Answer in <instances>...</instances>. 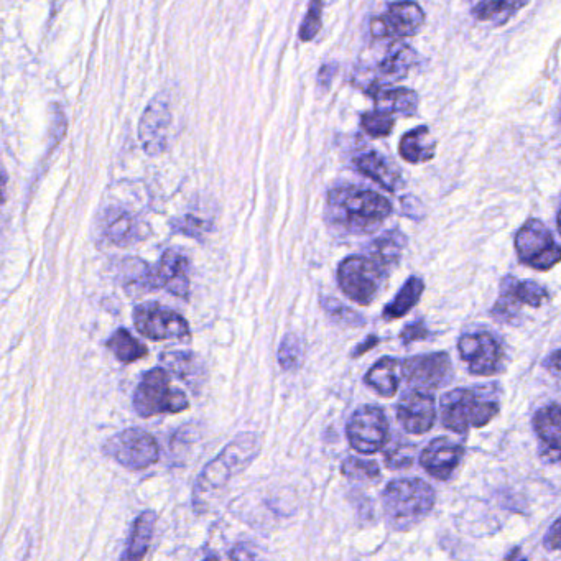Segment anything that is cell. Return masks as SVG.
<instances>
[{"mask_svg":"<svg viewBox=\"0 0 561 561\" xmlns=\"http://www.w3.org/2000/svg\"><path fill=\"white\" fill-rule=\"evenodd\" d=\"M330 219L344 231L366 234L376 231L392 214V204L376 191L336 188L328 196Z\"/></svg>","mask_w":561,"mask_h":561,"instance_id":"cell-1","label":"cell"},{"mask_svg":"<svg viewBox=\"0 0 561 561\" xmlns=\"http://www.w3.org/2000/svg\"><path fill=\"white\" fill-rule=\"evenodd\" d=\"M260 453V438L255 433H242L219 453L211 463L204 468L200 478L196 481L193 502L195 509L203 510L208 497L223 489L229 479L241 473Z\"/></svg>","mask_w":561,"mask_h":561,"instance_id":"cell-2","label":"cell"},{"mask_svg":"<svg viewBox=\"0 0 561 561\" xmlns=\"http://www.w3.org/2000/svg\"><path fill=\"white\" fill-rule=\"evenodd\" d=\"M382 506L390 527L405 532L432 512L435 491L422 479H397L385 487Z\"/></svg>","mask_w":561,"mask_h":561,"instance_id":"cell-3","label":"cell"},{"mask_svg":"<svg viewBox=\"0 0 561 561\" xmlns=\"http://www.w3.org/2000/svg\"><path fill=\"white\" fill-rule=\"evenodd\" d=\"M499 413L494 385L476 389H456L441 399V423L451 432L466 433L469 428L486 427Z\"/></svg>","mask_w":561,"mask_h":561,"instance_id":"cell-4","label":"cell"},{"mask_svg":"<svg viewBox=\"0 0 561 561\" xmlns=\"http://www.w3.org/2000/svg\"><path fill=\"white\" fill-rule=\"evenodd\" d=\"M385 277L387 269L371 255H351L339 264V287L357 305H371L381 292Z\"/></svg>","mask_w":561,"mask_h":561,"instance_id":"cell-5","label":"cell"},{"mask_svg":"<svg viewBox=\"0 0 561 561\" xmlns=\"http://www.w3.org/2000/svg\"><path fill=\"white\" fill-rule=\"evenodd\" d=\"M135 412L149 418L162 413H178L188 408V399L181 390H173L170 376L165 369L147 372L134 394Z\"/></svg>","mask_w":561,"mask_h":561,"instance_id":"cell-6","label":"cell"},{"mask_svg":"<svg viewBox=\"0 0 561 561\" xmlns=\"http://www.w3.org/2000/svg\"><path fill=\"white\" fill-rule=\"evenodd\" d=\"M515 249L520 260L535 270H550L561 262V247L538 219H530L520 228L515 236Z\"/></svg>","mask_w":561,"mask_h":561,"instance_id":"cell-7","label":"cell"},{"mask_svg":"<svg viewBox=\"0 0 561 561\" xmlns=\"http://www.w3.org/2000/svg\"><path fill=\"white\" fill-rule=\"evenodd\" d=\"M104 453L124 468L134 471L149 468L157 463L160 456L157 440L139 428H129L112 436L104 445Z\"/></svg>","mask_w":561,"mask_h":561,"instance_id":"cell-8","label":"cell"},{"mask_svg":"<svg viewBox=\"0 0 561 561\" xmlns=\"http://www.w3.org/2000/svg\"><path fill=\"white\" fill-rule=\"evenodd\" d=\"M348 440L362 455L381 451L389 441V422L381 408L362 407L348 423Z\"/></svg>","mask_w":561,"mask_h":561,"instance_id":"cell-9","label":"cell"},{"mask_svg":"<svg viewBox=\"0 0 561 561\" xmlns=\"http://www.w3.org/2000/svg\"><path fill=\"white\" fill-rule=\"evenodd\" d=\"M134 323L140 334L153 341L183 339L188 338L190 334V326L183 316L155 303L137 306L134 311Z\"/></svg>","mask_w":561,"mask_h":561,"instance_id":"cell-10","label":"cell"},{"mask_svg":"<svg viewBox=\"0 0 561 561\" xmlns=\"http://www.w3.org/2000/svg\"><path fill=\"white\" fill-rule=\"evenodd\" d=\"M459 356L478 376H494L502 369L504 349L489 333L464 334L458 343Z\"/></svg>","mask_w":561,"mask_h":561,"instance_id":"cell-11","label":"cell"},{"mask_svg":"<svg viewBox=\"0 0 561 561\" xmlns=\"http://www.w3.org/2000/svg\"><path fill=\"white\" fill-rule=\"evenodd\" d=\"M402 376L417 389H440L450 384L453 366L446 353L423 354L408 357L402 362Z\"/></svg>","mask_w":561,"mask_h":561,"instance_id":"cell-12","label":"cell"},{"mask_svg":"<svg viewBox=\"0 0 561 561\" xmlns=\"http://www.w3.org/2000/svg\"><path fill=\"white\" fill-rule=\"evenodd\" d=\"M190 264L185 255L177 251H167L153 269L145 270L144 287L163 288L172 295L186 298L190 295Z\"/></svg>","mask_w":561,"mask_h":561,"instance_id":"cell-13","label":"cell"},{"mask_svg":"<svg viewBox=\"0 0 561 561\" xmlns=\"http://www.w3.org/2000/svg\"><path fill=\"white\" fill-rule=\"evenodd\" d=\"M425 24V12L415 2H395L382 17L372 20V35L376 38H407L420 32Z\"/></svg>","mask_w":561,"mask_h":561,"instance_id":"cell-14","label":"cell"},{"mask_svg":"<svg viewBox=\"0 0 561 561\" xmlns=\"http://www.w3.org/2000/svg\"><path fill=\"white\" fill-rule=\"evenodd\" d=\"M170 130L172 112L162 99H153L140 119L139 139L145 152L149 155L165 152L170 142Z\"/></svg>","mask_w":561,"mask_h":561,"instance_id":"cell-15","label":"cell"},{"mask_svg":"<svg viewBox=\"0 0 561 561\" xmlns=\"http://www.w3.org/2000/svg\"><path fill=\"white\" fill-rule=\"evenodd\" d=\"M397 418L405 432L423 435L435 425L436 407L432 394L427 389L410 390L400 400Z\"/></svg>","mask_w":561,"mask_h":561,"instance_id":"cell-16","label":"cell"},{"mask_svg":"<svg viewBox=\"0 0 561 561\" xmlns=\"http://www.w3.org/2000/svg\"><path fill=\"white\" fill-rule=\"evenodd\" d=\"M548 300V292L538 283L530 280H517L506 277L502 280L501 298L494 306V315L501 316L502 320H510V315L515 313L519 306H542Z\"/></svg>","mask_w":561,"mask_h":561,"instance_id":"cell-17","label":"cell"},{"mask_svg":"<svg viewBox=\"0 0 561 561\" xmlns=\"http://www.w3.org/2000/svg\"><path fill=\"white\" fill-rule=\"evenodd\" d=\"M463 456V446L450 438H436L422 451L420 464L433 478L448 481L455 473Z\"/></svg>","mask_w":561,"mask_h":561,"instance_id":"cell-18","label":"cell"},{"mask_svg":"<svg viewBox=\"0 0 561 561\" xmlns=\"http://www.w3.org/2000/svg\"><path fill=\"white\" fill-rule=\"evenodd\" d=\"M534 428L542 453L548 461H561V407L547 405L534 417Z\"/></svg>","mask_w":561,"mask_h":561,"instance_id":"cell-19","label":"cell"},{"mask_svg":"<svg viewBox=\"0 0 561 561\" xmlns=\"http://www.w3.org/2000/svg\"><path fill=\"white\" fill-rule=\"evenodd\" d=\"M354 163L359 172L376 181L377 185H381L385 190L397 191L404 183L399 170L379 153H364L361 157H357Z\"/></svg>","mask_w":561,"mask_h":561,"instance_id":"cell-20","label":"cell"},{"mask_svg":"<svg viewBox=\"0 0 561 561\" xmlns=\"http://www.w3.org/2000/svg\"><path fill=\"white\" fill-rule=\"evenodd\" d=\"M402 364L394 357H382L369 369L364 381L382 397H394L399 390Z\"/></svg>","mask_w":561,"mask_h":561,"instance_id":"cell-21","label":"cell"},{"mask_svg":"<svg viewBox=\"0 0 561 561\" xmlns=\"http://www.w3.org/2000/svg\"><path fill=\"white\" fill-rule=\"evenodd\" d=\"M374 99L377 111L387 112L390 116H413L417 112L418 96L412 89H376Z\"/></svg>","mask_w":561,"mask_h":561,"instance_id":"cell-22","label":"cell"},{"mask_svg":"<svg viewBox=\"0 0 561 561\" xmlns=\"http://www.w3.org/2000/svg\"><path fill=\"white\" fill-rule=\"evenodd\" d=\"M155 522H157V515L150 510L135 519L126 552L122 553V560H142L147 555L153 538Z\"/></svg>","mask_w":561,"mask_h":561,"instance_id":"cell-23","label":"cell"},{"mask_svg":"<svg viewBox=\"0 0 561 561\" xmlns=\"http://www.w3.org/2000/svg\"><path fill=\"white\" fill-rule=\"evenodd\" d=\"M436 144L428 127L410 130L400 140V155L408 163H423L435 157Z\"/></svg>","mask_w":561,"mask_h":561,"instance_id":"cell-24","label":"cell"},{"mask_svg":"<svg viewBox=\"0 0 561 561\" xmlns=\"http://www.w3.org/2000/svg\"><path fill=\"white\" fill-rule=\"evenodd\" d=\"M405 244H407V241H405L402 232L397 231V229L385 232L369 246V255L374 257L377 262H381L385 269L390 270L399 264V260L402 259Z\"/></svg>","mask_w":561,"mask_h":561,"instance_id":"cell-25","label":"cell"},{"mask_svg":"<svg viewBox=\"0 0 561 561\" xmlns=\"http://www.w3.org/2000/svg\"><path fill=\"white\" fill-rule=\"evenodd\" d=\"M162 361L173 374H177L181 381H185L193 389H198L204 381V367L193 353H165Z\"/></svg>","mask_w":561,"mask_h":561,"instance_id":"cell-26","label":"cell"},{"mask_svg":"<svg viewBox=\"0 0 561 561\" xmlns=\"http://www.w3.org/2000/svg\"><path fill=\"white\" fill-rule=\"evenodd\" d=\"M415 60H417V53L412 48L407 47V45H395L381 61L379 75L385 81L395 83V81H399V79L408 75V71L412 68Z\"/></svg>","mask_w":561,"mask_h":561,"instance_id":"cell-27","label":"cell"},{"mask_svg":"<svg viewBox=\"0 0 561 561\" xmlns=\"http://www.w3.org/2000/svg\"><path fill=\"white\" fill-rule=\"evenodd\" d=\"M106 236L109 241L119 246H126L130 242L139 241V224L132 214L126 211H109L106 216Z\"/></svg>","mask_w":561,"mask_h":561,"instance_id":"cell-28","label":"cell"},{"mask_svg":"<svg viewBox=\"0 0 561 561\" xmlns=\"http://www.w3.org/2000/svg\"><path fill=\"white\" fill-rule=\"evenodd\" d=\"M530 0H481L473 9V15L481 22L504 24L524 9Z\"/></svg>","mask_w":561,"mask_h":561,"instance_id":"cell-29","label":"cell"},{"mask_svg":"<svg viewBox=\"0 0 561 561\" xmlns=\"http://www.w3.org/2000/svg\"><path fill=\"white\" fill-rule=\"evenodd\" d=\"M423 290H425L423 280L418 279V277H410L402 290L395 295L394 302L385 306V320H399L402 316L407 315L408 311L417 305L418 300L422 297Z\"/></svg>","mask_w":561,"mask_h":561,"instance_id":"cell-30","label":"cell"},{"mask_svg":"<svg viewBox=\"0 0 561 561\" xmlns=\"http://www.w3.org/2000/svg\"><path fill=\"white\" fill-rule=\"evenodd\" d=\"M107 348L111 349L117 361L130 364L147 356V348L135 339L127 330H117L107 341Z\"/></svg>","mask_w":561,"mask_h":561,"instance_id":"cell-31","label":"cell"},{"mask_svg":"<svg viewBox=\"0 0 561 561\" xmlns=\"http://www.w3.org/2000/svg\"><path fill=\"white\" fill-rule=\"evenodd\" d=\"M280 366L285 371H293L302 364L303 359V343L297 334H287L280 344L279 353Z\"/></svg>","mask_w":561,"mask_h":561,"instance_id":"cell-32","label":"cell"},{"mask_svg":"<svg viewBox=\"0 0 561 561\" xmlns=\"http://www.w3.org/2000/svg\"><path fill=\"white\" fill-rule=\"evenodd\" d=\"M341 473L346 478L354 479V481H372V479L381 476L377 463L362 458L344 459L343 464H341Z\"/></svg>","mask_w":561,"mask_h":561,"instance_id":"cell-33","label":"cell"},{"mask_svg":"<svg viewBox=\"0 0 561 561\" xmlns=\"http://www.w3.org/2000/svg\"><path fill=\"white\" fill-rule=\"evenodd\" d=\"M362 129L366 130L367 134L372 137H385L394 130L395 122L394 117L387 114V112L374 111L367 112L362 116Z\"/></svg>","mask_w":561,"mask_h":561,"instance_id":"cell-34","label":"cell"},{"mask_svg":"<svg viewBox=\"0 0 561 561\" xmlns=\"http://www.w3.org/2000/svg\"><path fill=\"white\" fill-rule=\"evenodd\" d=\"M415 451H417V448L410 445L408 441H400L385 453V464L392 469L407 468L413 463Z\"/></svg>","mask_w":561,"mask_h":561,"instance_id":"cell-35","label":"cell"},{"mask_svg":"<svg viewBox=\"0 0 561 561\" xmlns=\"http://www.w3.org/2000/svg\"><path fill=\"white\" fill-rule=\"evenodd\" d=\"M321 14H323L321 0H311L310 9L306 12L302 28H300V40L302 42H311L318 35L321 28Z\"/></svg>","mask_w":561,"mask_h":561,"instance_id":"cell-36","label":"cell"},{"mask_svg":"<svg viewBox=\"0 0 561 561\" xmlns=\"http://www.w3.org/2000/svg\"><path fill=\"white\" fill-rule=\"evenodd\" d=\"M323 306H325V310L328 311V315H330L331 318H334L336 321H341L344 325H364V318H362V316L357 315L353 310H349L346 306L336 302L333 298H325V300H323Z\"/></svg>","mask_w":561,"mask_h":561,"instance_id":"cell-37","label":"cell"},{"mask_svg":"<svg viewBox=\"0 0 561 561\" xmlns=\"http://www.w3.org/2000/svg\"><path fill=\"white\" fill-rule=\"evenodd\" d=\"M172 228L175 231L180 232V234H186V236L195 237V239H200L204 232L208 231L209 224L204 223L203 219L193 218V216H186V218L178 219L172 224Z\"/></svg>","mask_w":561,"mask_h":561,"instance_id":"cell-38","label":"cell"},{"mask_svg":"<svg viewBox=\"0 0 561 561\" xmlns=\"http://www.w3.org/2000/svg\"><path fill=\"white\" fill-rule=\"evenodd\" d=\"M428 330L423 325L422 321H417V323H412V325H408L402 334H400V338L404 341L405 344L413 343V341H422V339L428 338Z\"/></svg>","mask_w":561,"mask_h":561,"instance_id":"cell-39","label":"cell"},{"mask_svg":"<svg viewBox=\"0 0 561 561\" xmlns=\"http://www.w3.org/2000/svg\"><path fill=\"white\" fill-rule=\"evenodd\" d=\"M545 545L550 550H560L561 552V517L555 520V524L548 530L547 537H545Z\"/></svg>","mask_w":561,"mask_h":561,"instance_id":"cell-40","label":"cell"},{"mask_svg":"<svg viewBox=\"0 0 561 561\" xmlns=\"http://www.w3.org/2000/svg\"><path fill=\"white\" fill-rule=\"evenodd\" d=\"M334 73H336V65L321 66L320 75H318V84L323 86V88H330Z\"/></svg>","mask_w":561,"mask_h":561,"instance_id":"cell-41","label":"cell"},{"mask_svg":"<svg viewBox=\"0 0 561 561\" xmlns=\"http://www.w3.org/2000/svg\"><path fill=\"white\" fill-rule=\"evenodd\" d=\"M545 366H547L548 371H552L553 374L561 376V349L548 357L547 361H545Z\"/></svg>","mask_w":561,"mask_h":561,"instance_id":"cell-42","label":"cell"},{"mask_svg":"<svg viewBox=\"0 0 561 561\" xmlns=\"http://www.w3.org/2000/svg\"><path fill=\"white\" fill-rule=\"evenodd\" d=\"M377 343H379V339H377V336H369L366 343H362L361 346H357V348L354 349L353 356H361V354L367 353V351H369V349L371 348H374Z\"/></svg>","mask_w":561,"mask_h":561,"instance_id":"cell-43","label":"cell"},{"mask_svg":"<svg viewBox=\"0 0 561 561\" xmlns=\"http://www.w3.org/2000/svg\"><path fill=\"white\" fill-rule=\"evenodd\" d=\"M558 231H560L561 234V209L560 213H558Z\"/></svg>","mask_w":561,"mask_h":561,"instance_id":"cell-44","label":"cell"}]
</instances>
